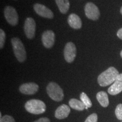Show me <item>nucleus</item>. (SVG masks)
<instances>
[{
  "instance_id": "obj_7",
  "label": "nucleus",
  "mask_w": 122,
  "mask_h": 122,
  "mask_svg": "<svg viewBox=\"0 0 122 122\" xmlns=\"http://www.w3.org/2000/svg\"><path fill=\"white\" fill-rule=\"evenodd\" d=\"M76 55V46L72 42H69L65 45L64 49V57L68 63H72Z\"/></svg>"
},
{
  "instance_id": "obj_23",
  "label": "nucleus",
  "mask_w": 122,
  "mask_h": 122,
  "mask_svg": "<svg viewBox=\"0 0 122 122\" xmlns=\"http://www.w3.org/2000/svg\"><path fill=\"white\" fill-rule=\"evenodd\" d=\"M34 122H50V121L48 118H41Z\"/></svg>"
},
{
  "instance_id": "obj_12",
  "label": "nucleus",
  "mask_w": 122,
  "mask_h": 122,
  "mask_svg": "<svg viewBox=\"0 0 122 122\" xmlns=\"http://www.w3.org/2000/svg\"><path fill=\"white\" fill-rule=\"evenodd\" d=\"M122 91V74L119 75L114 83L108 89V93L111 95H117Z\"/></svg>"
},
{
  "instance_id": "obj_3",
  "label": "nucleus",
  "mask_w": 122,
  "mask_h": 122,
  "mask_svg": "<svg viewBox=\"0 0 122 122\" xmlns=\"http://www.w3.org/2000/svg\"><path fill=\"white\" fill-rule=\"evenodd\" d=\"M25 109L30 113L41 114L45 112L46 106L45 103L39 100H30L25 103Z\"/></svg>"
},
{
  "instance_id": "obj_18",
  "label": "nucleus",
  "mask_w": 122,
  "mask_h": 122,
  "mask_svg": "<svg viewBox=\"0 0 122 122\" xmlns=\"http://www.w3.org/2000/svg\"><path fill=\"white\" fill-rule=\"evenodd\" d=\"M81 101L83 102L85 106V109H88V108L91 107L92 106L91 100H90L88 96L86 95L84 92H82L80 96Z\"/></svg>"
},
{
  "instance_id": "obj_10",
  "label": "nucleus",
  "mask_w": 122,
  "mask_h": 122,
  "mask_svg": "<svg viewBox=\"0 0 122 122\" xmlns=\"http://www.w3.org/2000/svg\"><path fill=\"white\" fill-rule=\"evenodd\" d=\"M55 34L51 30H47L42 35V42L46 48L50 49L54 45L55 42Z\"/></svg>"
},
{
  "instance_id": "obj_5",
  "label": "nucleus",
  "mask_w": 122,
  "mask_h": 122,
  "mask_svg": "<svg viewBox=\"0 0 122 122\" xmlns=\"http://www.w3.org/2000/svg\"><path fill=\"white\" fill-rule=\"evenodd\" d=\"M4 16L7 22L10 25H17L19 22V16L16 10L13 7L7 6L4 9Z\"/></svg>"
},
{
  "instance_id": "obj_4",
  "label": "nucleus",
  "mask_w": 122,
  "mask_h": 122,
  "mask_svg": "<svg viewBox=\"0 0 122 122\" xmlns=\"http://www.w3.org/2000/svg\"><path fill=\"white\" fill-rule=\"evenodd\" d=\"M46 91L50 98L55 101L59 102L64 98L63 91L59 85L54 82H50L46 87Z\"/></svg>"
},
{
  "instance_id": "obj_21",
  "label": "nucleus",
  "mask_w": 122,
  "mask_h": 122,
  "mask_svg": "<svg viewBox=\"0 0 122 122\" xmlns=\"http://www.w3.org/2000/svg\"><path fill=\"white\" fill-rule=\"evenodd\" d=\"M97 121H98V116L97 114L93 113L90 115L86 119L85 122H97Z\"/></svg>"
},
{
  "instance_id": "obj_17",
  "label": "nucleus",
  "mask_w": 122,
  "mask_h": 122,
  "mask_svg": "<svg viewBox=\"0 0 122 122\" xmlns=\"http://www.w3.org/2000/svg\"><path fill=\"white\" fill-rule=\"evenodd\" d=\"M69 105L73 109L78 111H83L85 109V106L81 101L72 98L69 101Z\"/></svg>"
},
{
  "instance_id": "obj_19",
  "label": "nucleus",
  "mask_w": 122,
  "mask_h": 122,
  "mask_svg": "<svg viewBox=\"0 0 122 122\" xmlns=\"http://www.w3.org/2000/svg\"><path fill=\"white\" fill-rule=\"evenodd\" d=\"M115 115L118 119L122 120V104L120 103L117 105V107L115 109Z\"/></svg>"
},
{
  "instance_id": "obj_22",
  "label": "nucleus",
  "mask_w": 122,
  "mask_h": 122,
  "mask_svg": "<svg viewBox=\"0 0 122 122\" xmlns=\"http://www.w3.org/2000/svg\"><path fill=\"white\" fill-rule=\"evenodd\" d=\"M0 122H15L14 119L11 116L5 115L0 118Z\"/></svg>"
},
{
  "instance_id": "obj_11",
  "label": "nucleus",
  "mask_w": 122,
  "mask_h": 122,
  "mask_svg": "<svg viewBox=\"0 0 122 122\" xmlns=\"http://www.w3.org/2000/svg\"><path fill=\"white\" fill-rule=\"evenodd\" d=\"M39 88V85L35 83H24L20 86L19 91L23 94L32 95L37 92Z\"/></svg>"
},
{
  "instance_id": "obj_26",
  "label": "nucleus",
  "mask_w": 122,
  "mask_h": 122,
  "mask_svg": "<svg viewBox=\"0 0 122 122\" xmlns=\"http://www.w3.org/2000/svg\"><path fill=\"white\" fill-rule=\"evenodd\" d=\"M120 56H121V57L122 58V50L121 51V52H120Z\"/></svg>"
},
{
  "instance_id": "obj_8",
  "label": "nucleus",
  "mask_w": 122,
  "mask_h": 122,
  "mask_svg": "<svg viewBox=\"0 0 122 122\" xmlns=\"http://www.w3.org/2000/svg\"><path fill=\"white\" fill-rule=\"evenodd\" d=\"M24 30L25 36L28 39L34 38L36 30V23L32 18H27L24 25Z\"/></svg>"
},
{
  "instance_id": "obj_9",
  "label": "nucleus",
  "mask_w": 122,
  "mask_h": 122,
  "mask_svg": "<svg viewBox=\"0 0 122 122\" xmlns=\"http://www.w3.org/2000/svg\"><path fill=\"white\" fill-rule=\"evenodd\" d=\"M33 9L35 12L42 17L49 19H53L54 17V14L51 10L43 5L40 4H35L33 6Z\"/></svg>"
},
{
  "instance_id": "obj_1",
  "label": "nucleus",
  "mask_w": 122,
  "mask_h": 122,
  "mask_svg": "<svg viewBox=\"0 0 122 122\" xmlns=\"http://www.w3.org/2000/svg\"><path fill=\"white\" fill-rule=\"evenodd\" d=\"M119 73L114 67H110L98 76L97 81L101 86H106L114 83Z\"/></svg>"
},
{
  "instance_id": "obj_13",
  "label": "nucleus",
  "mask_w": 122,
  "mask_h": 122,
  "mask_svg": "<svg viewBox=\"0 0 122 122\" xmlns=\"http://www.w3.org/2000/svg\"><path fill=\"white\" fill-rule=\"evenodd\" d=\"M70 107L67 105L63 104L57 108L55 112V117L58 119H63L68 117L70 113Z\"/></svg>"
},
{
  "instance_id": "obj_24",
  "label": "nucleus",
  "mask_w": 122,
  "mask_h": 122,
  "mask_svg": "<svg viewBox=\"0 0 122 122\" xmlns=\"http://www.w3.org/2000/svg\"><path fill=\"white\" fill-rule=\"evenodd\" d=\"M117 36L120 39L122 40V28L119 29L117 32Z\"/></svg>"
},
{
  "instance_id": "obj_25",
  "label": "nucleus",
  "mask_w": 122,
  "mask_h": 122,
  "mask_svg": "<svg viewBox=\"0 0 122 122\" xmlns=\"http://www.w3.org/2000/svg\"><path fill=\"white\" fill-rule=\"evenodd\" d=\"M120 13H121L122 15V6L121 7V9H120Z\"/></svg>"
},
{
  "instance_id": "obj_6",
  "label": "nucleus",
  "mask_w": 122,
  "mask_h": 122,
  "mask_svg": "<svg viewBox=\"0 0 122 122\" xmlns=\"http://www.w3.org/2000/svg\"><path fill=\"white\" fill-rule=\"evenodd\" d=\"M84 11L85 15L89 19L96 20L100 18V10L97 6L92 2H88L85 5Z\"/></svg>"
},
{
  "instance_id": "obj_14",
  "label": "nucleus",
  "mask_w": 122,
  "mask_h": 122,
  "mask_svg": "<svg viewBox=\"0 0 122 122\" xmlns=\"http://www.w3.org/2000/svg\"><path fill=\"white\" fill-rule=\"evenodd\" d=\"M68 23L70 27L75 30L81 28L82 26V22L80 17L75 14H71L68 16Z\"/></svg>"
},
{
  "instance_id": "obj_15",
  "label": "nucleus",
  "mask_w": 122,
  "mask_h": 122,
  "mask_svg": "<svg viewBox=\"0 0 122 122\" xmlns=\"http://www.w3.org/2000/svg\"><path fill=\"white\" fill-rule=\"evenodd\" d=\"M96 98H97L98 102L103 107H106L109 106V97H108V95L105 92H99L98 93H97V95H96Z\"/></svg>"
},
{
  "instance_id": "obj_2",
  "label": "nucleus",
  "mask_w": 122,
  "mask_h": 122,
  "mask_svg": "<svg viewBox=\"0 0 122 122\" xmlns=\"http://www.w3.org/2000/svg\"><path fill=\"white\" fill-rule=\"evenodd\" d=\"M14 53L19 62H23L26 60L27 54L24 46L19 38L13 37L11 40Z\"/></svg>"
},
{
  "instance_id": "obj_16",
  "label": "nucleus",
  "mask_w": 122,
  "mask_h": 122,
  "mask_svg": "<svg viewBox=\"0 0 122 122\" xmlns=\"http://www.w3.org/2000/svg\"><path fill=\"white\" fill-rule=\"evenodd\" d=\"M61 13L66 14L70 8V2L68 0H55Z\"/></svg>"
},
{
  "instance_id": "obj_27",
  "label": "nucleus",
  "mask_w": 122,
  "mask_h": 122,
  "mask_svg": "<svg viewBox=\"0 0 122 122\" xmlns=\"http://www.w3.org/2000/svg\"></svg>"
},
{
  "instance_id": "obj_20",
  "label": "nucleus",
  "mask_w": 122,
  "mask_h": 122,
  "mask_svg": "<svg viewBox=\"0 0 122 122\" xmlns=\"http://www.w3.org/2000/svg\"><path fill=\"white\" fill-rule=\"evenodd\" d=\"M6 40L5 32L2 29L0 30V48L2 49Z\"/></svg>"
}]
</instances>
